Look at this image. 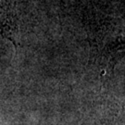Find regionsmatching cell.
<instances>
[{
    "instance_id": "cell-1",
    "label": "cell",
    "mask_w": 125,
    "mask_h": 125,
    "mask_svg": "<svg viewBox=\"0 0 125 125\" xmlns=\"http://www.w3.org/2000/svg\"><path fill=\"white\" fill-rule=\"evenodd\" d=\"M18 25L14 14L6 0H0V34L17 45Z\"/></svg>"
}]
</instances>
